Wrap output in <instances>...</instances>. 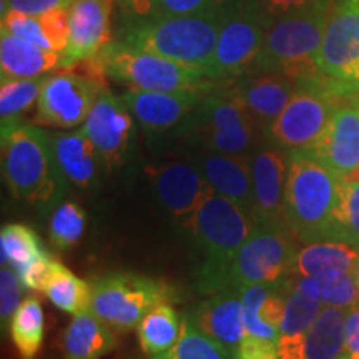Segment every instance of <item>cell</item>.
Listing matches in <instances>:
<instances>
[{
    "label": "cell",
    "mask_w": 359,
    "mask_h": 359,
    "mask_svg": "<svg viewBox=\"0 0 359 359\" xmlns=\"http://www.w3.org/2000/svg\"><path fill=\"white\" fill-rule=\"evenodd\" d=\"M359 258L356 246L339 240H320L296 251L290 273L326 280L351 271Z\"/></svg>",
    "instance_id": "484cf974"
},
{
    "label": "cell",
    "mask_w": 359,
    "mask_h": 359,
    "mask_svg": "<svg viewBox=\"0 0 359 359\" xmlns=\"http://www.w3.org/2000/svg\"><path fill=\"white\" fill-rule=\"evenodd\" d=\"M45 318L37 298H25L8 323L11 338L22 359H34L43 343Z\"/></svg>",
    "instance_id": "d6a6232c"
},
{
    "label": "cell",
    "mask_w": 359,
    "mask_h": 359,
    "mask_svg": "<svg viewBox=\"0 0 359 359\" xmlns=\"http://www.w3.org/2000/svg\"><path fill=\"white\" fill-rule=\"evenodd\" d=\"M348 309L323 306L306 338V359H341Z\"/></svg>",
    "instance_id": "f546056e"
},
{
    "label": "cell",
    "mask_w": 359,
    "mask_h": 359,
    "mask_svg": "<svg viewBox=\"0 0 359 359\" xmlns=\"http://www.w3.org/2000/svg\"><path fill=\"white\" fill-rule=\"evenodd\" d=\"M2 172L15 198L35 205L58 198L67 180L58 170L50 132L25 122L2 127Z\"/></svg>",
    "instance_id": "3957f363"
},
{
    "label": "cell",
    "mask_w": 359,
    "mask_h": 359,
    "mask_svg": "<svg viewBox=\"0 0 359 359\" xmlns=\"http://www.w3.org/2000/svg\"><path fill=\"white\" fill-rule=\"evenodd\" d=\"M2 32L25 39L47 50L64 53L69 43V8L48 13H2Z\"/></svg>",
    "instance_id": "d4e9b609"
},
{
    "label": "cell",
    "mask_w": 359,
    "mask_h": 359,
    "mask_svg": "<svg viewBox=\"0 0 359 359\" xmlns=\"http://www.w3.org/2000/svg\"><path fill=\"white\" fill-rule=\"evenodd\" d=\"M321 304L323 306H336L349 309L358 304V285L354 271L343 275L326 278L321 286Z\"/></svg>",
    "instance_id": "ab89813d"
},
{
    "label": "cell",
    "mask_w": 359,
    "mask_h": 359,
    "mask_svg": "<svg viewBox=\"0 0 359 359\" xmlns=\"http://www.w3.org/2000/svg\"><path fill=\"white\" fill-rule=\"evenodd\" d=\"M356 98H358V103H359V92L356 93Z\"/></svg>",
    "instance_id": "c3c4849f"
},
{
    "label": "cell",
    "mask_w": 359,
    "mask_h": 359,
    "mask_svg": "<svg viewBox=\"0 0 359 359\" xmlns=\"http://www.w3.org/2000/svg\"><path fill=\"white\" fill-rule=\"evenodd\" d=\"M187 160L195 165L213 190L235 201L253 218L255 193L250 155H231L206 148H187Z\"/></svg>",
    "instance_id": "ffe728a7"
},
{
    "label": "cell",
    "mask_w": 359,
    "mask_h": 359,
    "mask_svg": "<svg viewBox=\"0 0 359 359\" xmlns=\"http://www.w3.org/2000/svg\"><path fill=\"white\" fill-rule=\"evenodd\" d=\"M75 0H2V13L19 12L29 15L48 13L60 8H70Z\"/></svg>",
    "instance_id": "ee69618b"
},
{
    "label": "cell",
    "mask_w": 359,
    "mask_h": 359,
    "mask_svg": "<svg viewBox=\"0 0 359 359\" xmlns=\"http://www.w3.org/2000/svg\"><path fill=\"white\" fill-rule=\"evenodd\" d=\"M210 92V90H208ZM206 92H143L128 90L122 98L148 135L177 130Z\"/></svg>",
    "instance_id": "44dd1931"
},
{
    "label": "cell",
    "mask_w": 359,
    "mask_h": 359,
    "mask_svg": "<svg viewBox=\"0 0 359 359\" xmlns=\"http://www.w3.org/2000/svg\"><path fill=\"white\" fill-rule=\"evenodd\" d=\"M50 140L62 175L80 188L92 187L105 163L85 130L50 132Z\"/></svg>",
    "instance_id": "cb8c5ba5"
},
{
    "label": "cell",
    "mask_w": 359,
    "mask_h": 359,
    "mask_svg": "<svg viewBox=\"0 0 359 359\" xmlns=\"http://www.w3.org/2000/svg\"><path fill=\"white\" fill-rule=\"evenodd\" d=\"M264 17L268 25L290 13L309 11L323 6H331L333 0H246Z\"/></svg>",
    "instance_id": "60d3db41"
},
{
    "label": "cell",
    "mask_w": 359,
    "mask_h": 359,
    "mask_svg": "<svg viewBox=\"0 0 359 359\" xmlns=\"http://www.w3.org/2000/svg\"><path fill=\"white\" fill-rule=\"evenodd\" d=\"M236 0H115L116 27L135 22L222 12Z\"/></svg>",
    "instance_id": "4316f807"
},
{
    "label": "cell",
    "mask_w": 359,
    "mask_h": 359,
    "mask_svg": "<svg viewBox=\"0 0 359 359\" xmlns=\"http://www.w3.org/2000/svg\"><path fill=\"white\" fill-rule=\"evenodd\" d=\"M55 263L57 259L52 258V255H48L45 251L35 262L30 263L24 271L19 273L22 285L34 291H45V286H47L48 280H50Z\"/></svg>",
    "instance_id": "7bdbcfd3"
},
{
    "label": "cell",
    "mask_w": 359,
    "mask_h": 359,
    "mask_svg": "<svg viewBox=\"0 0 359 359\" xmlns=\"http://www.w3.org/2000/svg\"><path fill=\"white\" fill-rule=\"evenodd\" d=\"M115 0H75L69 8L67 69L97 58L111 40Z\"/></svg>",
    "instance_id": "d6986e66"
},
{
    "label": "cell",
    "mask_w": 359,
    "mask_h": 359,
    "mask_svg": "<svg viewBox=\"0 0 359 359\" xmlns=\"http://www.w3.org/2000/svg\"><path fill=\"white\" fill-rule=\"evenodd\" d=\"M45 77L2 80V85H0V120H2V127L22 122V115L32 109L34 103L39 100Z\"/></svg>",
    "instance_id": "d590c367"
},
{
    "label": "cell",
    "mask_w": 359,
    "mask_h": 359,
    "mask_svg": "<svg viewBox=\"0 0 359 359\" xmlns=\"http://www.w3.org/2000/svg\"><path fill=\"white\" fill-rule=\"evenodd\" d=\"M109 79L143 92H208L218 82L203 70L111 40L95 58Z\"/></svg>",
    "instance_id": "ba28073f"
},
{
    "label": "cell",
    "mask_w": 359,
    "mask_h": 359,
    "mask_svg": "<svg viewBox=\"0 0 359 359\" xmlns=\"http://www.w3.org/2000/svg\"><path fill=\"white\" fill-rule=\"evenodd\" d=\"M253 218L235 201L212 190L193 218L188 231L201 263L196 271V286L212 294L224 290L226 271L253 230Z\"/></svg>",
    "instance_id": "6da1fadb"
},
{
    "label": "cell",
    "mask_w": 359,
    "mask_h": 359,
    "mask_svg": "<svg viewBox=\"0 0 359 359\" xmlns=\"http://www.w3.org/2000/svg\"><path fill=\"white\" fill-rule=\"evenodd\" d=\"M85 230V213L77 203L65 201L53 212L48 223L50 241L58 250H69L79 243Z\"/></svg>",
    "instance_id": "74e56055"
},
{
    "label": "cell",
    "mask_w": 359,
    "mask_h": 359,
    "mask_svg": "<svg viewBox=\"0 0 359 359\" xmlns=\"http://www.w3.org/2000/svg\"><path fill=\"white\" fill-rule=\"evenodd\" d=\"M137 330L143 353L147 356H156L177 343L182 331V316H178L170 302L160 303L145 314Z\"/></svg>",
    "instance_id": "4dcf8cb0"
},
{
    "label": "cell",
    "mask_w": 359,
    "mask_h": 359,
    "mask_svg": "<svg viewBox=\"0 0 359 359\" xmlns=\"http://www.w3.org/2000/svg\"><path fill=\"white\" fill-rule=\"evenodd\" d=\"M82 128L97 147L105 167H120L128 160L135 143V116L122 97H115L109 88L103 90Z\"/></svg>",
    "instance_id": "9a60e30c"
},
{
    "label": "cell",
    "mask_w": 359,
    "mask_h": 359,
    "mask_svg": "<svg viewBox=\"0 0 359 359\" xmlns=\"http://www.w3.org/2000/svg\"><path fill=\"white\" fill-rule=\"evenodd\" d=\"M353 271H354V278H356V285H358V304H356V306L359 308V258H358L356 264H354Z\"/></svg>",
    "instance_id": "7dc6e473"
},
{
    "label": "cell",
    "mask_w": 359,
    "mask_h": 359,
    "mask_svg": "<svg viewBox=\"0 0 359 359\" xmlns=\"http://www.w3.org/2000/svg\"><path fill=\"white\" fill-rule=\"evenodd\" d=\"M156 198L183 231H190L193 218L213 190L190 161H168L147 168Z\"/></svg>",
    "instance_id": "5bb4252c"
},
{
    "label": "cell",
    "mask_w": 359,
    "mask_h": 359,
    "mask_svg": "<svg viewBox=\"0 0 359 359\" xmlns=\"http://www.w3.org/2000/svg\"><path fill=\"white\" fill-rule=\"evenodd\" d=\"M323 308L321 302L298 291H290L285 320L280 327L278 354L280 359H306V338Z\"/></svg>",
    "instance_id": "83f0119b"
},
{
    "label": "cell",
    "mask_w": 359,
    "mask_h": 359,
    "mask_svg": "<svg viewBox=\"0 0 359 359\" xmlns=\"http://www.w3.org/2000/svg\"><path fill=\"white\" fill-rule=\"evenodd\" d=\"M268 22L246 0H238L223 12L210 79L233 80L248 72L262 50Z\"/></svg>",
    "instance_id": "7c38bea8"
},
{
    "label": "cell",
    "mask_w": 359,
    "mask_h": 359,
    "mask_svg": "<svg viewBox=\"0 0 359 359\" xmlns=\"http://www.w3.org/2000/svg\"><path fill=\"white\" fill-rule=\"evenodd\" d=\"M167 283L135 273H110L92 285L90 311L115 331H130L156 304L172 302Z\"/></svg>",
    "instance_id": "30bf717a"
},
{
    "label": "cell",
    "mask_w": 359,
    "mask_h": 359,
    "mask_svg": "<svg viewBox=\"0 0 359 359\" xmlns=\"http://www.w3.org/2000/svg\"><path fill=\"white\" fill-rule=\"evenodd\" d=\"M43 293L47 294L53 306L74 314V316L90 311L92 285L75 276L60 262L55 263V268H53V273L47 286H45Z\"/></svg>",
    "instance_id": "836d02e7"
},
{
    "label": "cell",
    "mask_w": 359,
    "mask_h": 359,
    "mask_svg": "<svg viewBox=\"0 0 359 359\" xmlns=\"http://www.w3.org/2000/svg\"><path fill=\"white\" fill-rule=\"evenodd\" d=\"M330 240H339L359 250V180L341 183Z\"/></svg>",
    "instance_id": "8d00e7d4"
},
{
    "label": "cell",
    "mask_w": 359,
    "mask_h": 359,
    "mask_svg": "<svg viewBox=\"0 0 359 359\" xmlns=\"http://www.w3.org/2000/svg\"><path fill=\"white\" fill-rule=\"evenodd\" d=\"M193 318L206 334L233 354L246 336L243 302L236 288H224L208 294V298L196 306Z\"/></svg>",
    "instance_id": "7402d4cb"
},
{
    "label": "cell",
    "mask_w": 359,
    "mask_h": 359,
    "mask_svg": "<svg viewBox=\"0 0 359 359\" xmlns=\"http://www.w3.org/2000/svg\"><path fill=\"white\" fill-rule=\"evenodd\" d=\"M253 175L255 213L253 222L286 223V180H288L290 154L283 148L263 140L250 154Z\"/></svg>",
    "instance_id": "2e32d148"
},
{
    "label": "cell",
    "mask_w": 359,
    "mask_h": 359,
    "mask_svg": "<svg viewBox=\"0 0 359 359\" xmlns=\"http://www.w3.org/2000/svg\"><path fill=\"white\" fill-rule=\"evenodd\" d=\"M236 359H280L278 343L246 334L235 353Z\"/></svg>",
    "instance_id": "f6af8a7d"
},
{
    "label": "cell",
    "mask_w": 359,
    "mask_h": 359,
    "mask_svg": "<svg viewBox=\"0 0 359 359\" xmlns=\"http://www.w3.org/2000/svg\"><path fill=\"white\" fill-rule=\"evenodd\" d=\"M224 11L135 22L116 27L114 40L203 70L208 75Z\"/></svg>",
    "instance_id": "7a4b0ae2"
},
{
    "label": "cell",
    "mask_w": 359,
    "mask_h": 359,
    "mask_svg": "<svg viewBox=\"0 0 359 359\" xmlns=\"http://www.w3.org/2000/svg\"><path fill=\"white\" fill-rule=\"evenodd\" d=\"M224 83L245 107L263 137L288 105L296 88V82L288 75L255 69Z\"/></svg>",
    "instance_id": "e0dca14e"
},
{
    "label": "cell",
    "mask_w": 359,
    "mask_h": 359,
    "mask_svg": "<svg viewBox=\"0 0 359 359\" xmlns=\"http://www.w3.org/2000/svg\"><path fill=\"white\" fill-rule=\"evenodd\" d=\"M187 148H206L231 155H250L263 133L224 82L206 92L195 110L175 130Z\"/></svg>",
    "instance_id": "5b68a950"
},
{
    "label": "cell",
    "mask_w": 359,
    "mask_h": 359,
    "mask_svg": "<svg viewBox=\"0 0 359 359\" xmlns=\"http://www.w3.org/2000/svg\"><path fill=\"white\" fill-rule=\"evenodd\" d=\"M330 8L331 6L309 8L271 22L251 69L280 72L294 82L321 75L316 57L321 48Z\"/></svg>",
    "instance_id": "8992f818"
},
{
    "label": "cell",
    "mask_w": 359,
    "mask_h": 359,
    "mask_svg": "<svg viewBox=\"0 0 359 359\" xmlns=\"http://www.w3.org/2000/svg\"><path fill=\"white\" fill-rule=\"evenodd\" d=\"M298 240L285 224L257 222L226 271L224 288L278 283L293 266Z\"/></svg>",
    "instance_id": "8fae6325"
},
{
    "label": "cell",
    "mask_w": 359,
    "mask_h": 359,
    "mask_svg": "<svg viewBox=\"0 0 359 359\" xmlns=\"http://www.w3.org/2000/svg\"><path fill=\"white\" fill-rule=\"evenodd\" d=\"M308 151L333 170L341 180H346L358 172L359 103L356 93L339 103L320 140Z\"/></svg>",
    "instance_id": "ac0fdd59"
},
{
    "label": "cell",
    "mask_w": 359,
    "mask_h": 359,
    "mask_svg": "<svg viewBox=\"0 0 359 359\" xmlns=\"http://www.w3.org/2000/svg\"><path fill=\"white\" fill-rule=\"evenodd\" d=\"M275 283H257V285L245 286L240 290L241 302H243V318L246 334L257 336L268 341H275L278 343L280 339V330L269 326L259 318V308L264 302V298L273 290Z\"/></svg>",
    "instance_id": "f35d334b"
},
{
    "label": "cell",
    "mask_w": 359,
    "mask_h": 359,
    "mask_svg": "<svg viewBox=\"0 0 359 359\" xmlns=\"http://www.w3.org/2000/svg\"><path fill=\"white\" fill-rule=\"evenodd\" d=\"M20 276L8 264H2L0 271V318H2V330L11 323L17 308L20 306Z\"/></svg>",
    "instance_id": "b9f144b4"
},
{
    "label": "cell",
    "mask_w": 359,
    "mask_h": 359,
    "mask_svg": "<svg viewBox=\"0 0 359 359\" xmlns=\"http://www.w3.org/2000/svg\"><path fill=\"white\" fill-rule=\"evenodd\" d=\"M2 243V264H8L19 275L20 271L45 253L42 241L34 230L20 223L4 224L0 231Z\"/></svg>",
    "instance_id": "e575fe53"
},
{
    "label": "cell",
    "mask_w": 359,
    "mask_h": 359,
    "mask_svg": "<svg viewBox=\"0 0 359 359\" xmlns=\"http://www.w3.org/2000/svg\"><path fill=\"white\" fill-rule=\"evenodd\" d=\"M354 93L358 92H353L323 74L313 79L298 80L293 97L266 130L264 140L271 142L288 154L311 150L314 143L320 140L339 103Z\"/></svg>",
    "instance_id": "52a82bcc"
},
{
    "label": "cell",
    "mask_w": 359,
    "mask_h": 359,
    "mask_svg": "<svg viewBox=\"0 0 359 359\" xmlns=\"http://www.w3.org/2000/svg\"><path fill=\"white\" fill-rule=\"evenodd\" d=\"M47 75L37 100L35 125L70 130L87 120L93 103L107 88L105 79L95 58Z\"/></svg>",
    "instance_id": "9c48e42d"
},
{
    "label": "cell",
    "mask_w": 359,
    "mask_h": 359,
    "mask_svg": "<svg viewBox=\"0 0 359 359\" xmlns=\"http://www.w3.org/2000/svg\"><path fill=\"white\" fill-rule=\"evenodd\" d=\"M341 359H348V358H341Z\"/></svg>",
    "instance_id": "681fc988"
},
{
    "label": "cell",
    "mask_w": 359,
    "mask_h": 359,
    "mask_svg": "<svg viewBox=\"0 0 359 359\" xmlns=\"http://www.w3.org/2000/svg\"><path fill=\"white\" fill-rule=\"evenodd\" d=\"M316 64L327 79L359 92V0H333Z\"/></svg>",
    "instance_id": "4fadbf2b"
},
{
    "label": "cell",
    "mask_w": 359,
    "mask_h": 359,
    "mask_svg": "<svg viewBox=\"0 0 359 359\" xmlns=\"http://www.w3.org/2000/svg\"><path fill=\"white\" fill-rule=\"evenodd\" d=\"M341 180L309 151L290 154L286 180V223L302 243L330 240Z\"/></svg>",
    "instance_id": "277c9868"
},
{
    "label": "cell",
    "mask_w": 359,
    "mask_h": 359,
    "mask_svg": "<svg viewBox=\"0 0 359 359\" xmlns=\"http://www.w3.org/2000/svg\"><path fill=\"white\" fill-rule=\"evenodd\" d=\"M343 358L359 359V308L348 309L344 326V353Z\"/></svg>",
    "instance_id": "bcb514c9"
},
{
    "label": "cell",
    "mask_w": 359,
    "mask_h": 359,
    "mask_svg": "<svg viewBox=\"0 0 359 359\" xmlns=\"http://www.w3.org/2000/svg\"><path fill=\"white\" fill-rule=\"evenodd\" d=\"M116 348V338L110 326L92 311L80 313L67 327L64 349L67 359H98Z\"/></svg>",
    "instance_id": "f1b7e54d"
},
{
    "label": "cell",
    "mask_w": 359,
    "mask_h": 359,
    "mask_svg": "<svg viewBox=\"0 0 359 359\" xmlns=\"http://www.w3.org/2000/svg\"><path fill=\"white\" fill-rule=\"evenodd\" d=\"M150 359H236L223 344L215 341L196 325L193 314L182 316V331L177 343L168 351L150 356Z\"/></svg>",
    "instance_id": "1f68e13d"
},
{
    "label": "cell",
    "mask_w": 359,
    "mask_h": 359,
    "mask_svg": "<svg viewBox=\"0 0 359 359\" xmlns=\"http://www.w3.org/2000/svg\"><path fill=\"white\" fill-rule=\"evenodd\" d=\"M67 69L64 53L47 50L29 40L2 32L0 35V77L2 80L37 79Z\"/></svg>",
    "instance_id": "603a6c76"
}]
</instances>
